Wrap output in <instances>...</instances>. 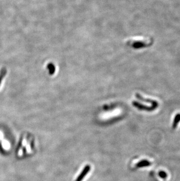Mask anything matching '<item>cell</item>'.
I'll use <instances>...</instances> for the list:
<instances>
[{"mask_svg":"<svg viewBox=\"0 0 180 181\" xmlns=\"http://www.w3.org/2000/svg\"><path fill=\"white\" fill-rule=\"evenodd\" d=\"M6 72V69H5V68L2 69L1 70V71L0 72V83L2 82L3 78L5 76Z\"/></svg>","mask_w":180,"mask_h":181,"instance_id":"7a4b0ae2","label":"cell"},{"mask_svg":"<svg viewBox=\"0 0 180 181\" xmlns=\"http://www.w3.org/2000/svg\"><path fill=\"white\" fill-rule=\"evenodd\" d=\"M90 170V166L89 165H87L85 168H84V170L83 171V172H81V174L79 176V177H78V178L77 179V180L76 181H81L83 180V178H84V177L87 174V173L89 172V171Z\"/></svg>","mask_w":180,"mask_h":181,"instance_id":"6da1fadb","label":"cell"}]
</instances>
